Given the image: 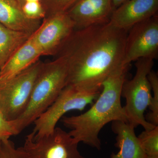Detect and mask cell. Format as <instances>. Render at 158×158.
Wrapping results in <instances>:
<instances>
[{
  "mask_svg": "<svg viewBox=\"0 0 158 158\" xmlns=\"http://www.w3.org/2000/svg\"><path fill=\"white\" fill-rule=\"evenodd\" d=\"M0 23L12 31L32 35L41 22L27 17L16 0H0Z\"/></svg>",
  "mask_w": 158,
  "mask_h": 158,
  "instance_id": "cell-13",
  "label": "cell"
},
{
  "mask_svg": "<svg viewBox=\"0 0 158 158\" xmlns=\"http://www.w3.org/2000/svg\"><path fill=\"white\" fill-rule=\"evenodd\" d=\"M25 2H40L41 0H25Z\"/></svg>",
  "mask_w": 158,
  "mask_h": 158,
  "instance_id": "cell-24",
  "label": "cell"
},
{
  "mask_svg": "<svg viewBox=\"0 0 158 158\" xmlns=\"http://www.w3.org/2000/svg\"><path fill=\"white\" fill-rule=\"evenodd\" d=\"M127 1L128 0H112V6L113 10Z\"/></svg>",
  "mask_w": 158,
  "mask_h": 158,
  "instance_id": "cell-22",
  "label": "cell"
},
{
  "mask_svg": "<svg viewBox=\"0 0 158 158\" xmlns=\"http://www.w3.org/2000/svg\"><path fill=\"white\" fill-rule=\"evenodd\" d=\"M83 158H85L83 157Z\"/></svg>",
  "mask_w": 158,
  "mask_h": 158,
  "instance_id": "cell-26",
  "label": "cell"
},
{
  "mask_svg": "<svg viewBox=\"0 0 158 158\" xmlns=\"http://www.w3.org/2000/svg\"><path fill=\"white\" fill-rule=\"evenodd\" d=\"M22 10L26 16L32 19L45 18L46 14L40 2H26Z\"/></svg>",
  "mask_w": 158,
  "mask_h": 158,
  "instance_id": "cell-20",
  "label": "cell"
},
{
  "mask_svg": "<svg viewBox=\"0 0 158 158\" xmlns=\"http://www.w3.org/2000/svg\"><path fill=\"white\" fill-rule=\"evenodd\" d=\"M0 158H29L23 147H15L14 142L9 139L1 141Z\"/></svg>",
  "mask_w": 158,
  "mask_h": 158,
  "instance_id": "cell-19",
  "label": "cell"
},
{
  "mask_svg": "<svg viewBox=\"0 0 158 158\" xmlns=\"http://www.w3.org/2000/svg\"><path fill=\"white\" fill-rule=\"evenodd\" d=\"M16 135L17 133L11 121L7 120L0 113V141Z\"/></svg>",
  "mask_w": 158,
  "mask_h": 158,
  "instance_id": "cell-21",
  "label": "cell"
},
{
  "mask_svg": "<svg viewBox=\"0 0 158 158\" xmlns=\"http://www.w3.org/2000/svg\"><path fill=\"white\" fill-rule=\"evenodd\" d=\"M75 29V25L67 12L46 16L30 38L42 56H56Z\"/></svg>",
  "mask_w": 158,
  "mask_h": 158,
  "instance_id": "cell-9",
  "label": "cell"
},
{
  "mask_svg": "<svg viewBox=\"0 0 158 158\" xmlns=\"http://www.w3.org/2000/svg\"><path fill=\"white\" fill-rule=\"evenodd\" d=\"M158 56V16L156 14L135 25L128 32L123 65L142 58L154 60Z\"/></svg>",
  "mask_w": 158,
  "mask_h": 158,
  "instance_id": "cell-8",
  "label": "cell"
},
{
  "mask_svg": "<svg viewBox=\"0 0 158 158\" xmlns=\"http://www.w3.org/2000/svg\"><path fill=\"white\" fill-rule=\"evenodd\" d=\"M79 0H41L46 16L59 12H65Z\"/></svg>",
  "mask_w": 158,
  "mask_h": 158,
  "instance_id": "cell-18",
  "label": "cell"
},
{
  "mask_svg": "<svg viewBox=\"0 0 158 158\" xmlns=\"http://www.w3.org/2000/svg\"><path fill=\"white\" fill-rule=\"evenodd\" d=\"M68 73L67 62L63 57L57 56L53 60L43 62L27 107L21 116L11 121L17 135L53 103L66 86Z\"/></svg>",
  "mask_w": 158,
  "mask_h": 158,
  "instance_id": "cell-3",
  "label": "cell"
},
{
  "mask_svg": "<svg viewBox=\"0 0 158 158\" xmlns=\"http://www.w3.org/2000/svg\"><path fill=\"white\" fill-rule=\"evenodd\" d=\"M16 1L19 3V5L21 6V7H22L23 6L24 4H25V3L26 2L25 0H16Z\"/></svg>",
  "mask_w": 158,
  "mask_h": 158,
  "instance_id": "cell-23",
  "label": "cell"
},
{
  "mask_svg": "<svg viewBox=\"0 0 158 158\" xmlns=\"http://www.w3.org/2000/svg\"><path fill=\"white\" fill-rule=\"evenodd\" d=\"M135 65V76L131 80H125L121 90V97L126 101L124 108L127 123L135 128L140 125L144 130H151L156 126L146 120L144 113L152 97L148 76L152 70L154 60L142 58L137 60Z\"/></svg>",
  "mask_w": 158,
  "mask_h": 158,
  "instance_id": "cell-4",
  "label": "cell"
},
{
  "mask_svg": "<svg viewBox=\"0 0 158 158\" xmlns=\"http://www.w3.org/2000/svg\"><path fill=\"white\" fill-rule=\"evenodd\" d=\"M158 0H128L113 11L110 22L127 31L133 26L157 14Z\"/></svg>",
  "mask_w": 158,
  "mask_h": 158,
  "instance_id": "cell-10",
  "label": "cell"
},
{
  "mask_svg": "<svg viewBox=\"0 0 158 158\" xmlns=\"http://www.w3.org/2000/svg\"><path fill=\"white\" fill-rule=\"evenodd\" d=\"M31 35L10 30L0 23V70Z\"/></svg>",
  "mask_w": 158,
  "mask_h": 158,
  "instance_id": "cell-15",
  "label": "cell"
},
{
  "mask_svg": "<svg viewBox=\"0 0 158 158\" xmlns=\"http://www.w3.org/2000/svg\"><path fill=\"white\" fill-rule=\"evenodd\" d=\"M101 90H85L69 85L65 86L53 103L34 122L32 132L34 138H40L52 133L58 122L65 113L72 110L82 111L88 105H92Z\"/></svg>",
  "mask_w": 158,
  "mask_h": 158,
  "instance_id": "cell-5",
  "label": "cell"
},
{
  "mask_svg": "<svg viewBox=\"0 0 158 158\" xmlns=\"http://www.w3.org/2000/svg\"><path fill=\"white\" fill-rule=\"evenodd\" d=\"M43 62L39 60L17 75L0 81V113L7 120H15L27 109Z\"/></svg>",
  "mask_w": 158,
  "mask_h": 158,
  "instance_id": "cell-6",
  "label": "cell"
},
{
  "mask_svg": "<svg viewBox=\"0 0 158 158\" xmlns=\"http://www.w3.org/2000/svg\"><path fill=\"white\" fill-rule=\"evenodd\" d=\"M127 33L110 22L75 29L56 55L67 62L66 86L101 90L103 82L123 65Z\"/></svg>",
  "mask_w": 158,
  "mask_h": 158,
  "instance_id": "cell-1",
  "label": "cell"
},
{
  "mask_svg": "<svg viewBox=\"0 0 158 158\" xmlns=\"http://www.w3.org/2000/svg\"><path fill=\"white\" fill-rule=\"evenodd\" d=\"M138 138L144 148L146 158H158V126L144 130Z\"/></svg>",
  "mask_w": 158,
  "mask_h": 158,
  "instance_id": "cell-16",
  "label": "cell"
},
{
  "mask_svg": "<svg viewBox=\"0 0 158 158\" xmlns=\"http://www.w3.org/2000/svg\"><path fill=\"white\" fill-rule=\"evenodd\" d=\"M148 81L150 83L153 95L148 108V113L145 116V119L155 126H158V77L157 74L152 70L148 74Z\"/></svg>",
  "mask_w": 158,
  "mask_h": 158,
  "instance_id": "cell-17",
  "label": "cell"
},
{
  "mask_svg": "<svg viewBox=\"0 0 158 158\" xmlns=\"http://www.w3.org/2000/svg\"><path fill=\"white\" fill-rule=\"evenodd\" d=\"M135 128L126 122H112V130L116 135L115 146L119 149L110 158H146L144 148L135 133Z\"/></svg>",
  "mask_w": 158,
  "mask_h": 158,
  "instance_id": "cell-12",
  "label": "cell"
},
{
  "mask_svg": "<svg viewBox=\"0 0 158 158\" xmlns=\"http://www.w3.org/2000/svg\"><path fill=\"white\" fill-rule=\"evenodd\" d=\"M113 11L112 0H79L66 12L81 29L109 23Z\"/></svg>",
  "mask_w": 158,
  "mask_h": 158,
  "instance_id": "cell-11",
  "label": "cell"
},
{
  "mask_svg": "<svg viewBox=\"0 0 158 158\" xmlns=\"http://www.w3.org/2000/svg\"><path fill=\"white\" fill-rule=\"evenodd\" d=\"M129 66L121 65L103 82L99 95L88 111L78 116L62 117V123L70 130L69 135L77 142L100 150L99 134L102 128L111 122H127L121 98Z\"/></svg>",
  "mask_w": 158,
  "mask_h": 158,
  "instance_id": "cell-2",
  "label": "cell"
},
{
  "mask_svg": "<svg viewBox=\"0 0 158 158\" xmlns=\"http://www.w3.org/2000/svg\"><path fill=\"white\" fill-rule=\"evenodd\" d=\"M78 144L69 132L56 127L52 133L40 138H34L30 133L23 148L29 158H83Z\"/></svg>",
  "mask_w": 158,
  "mask_h": 158,
  "instance_id": "cell-7",
  "label": "cell"
},
{
  "mask_svg": "<svg viewBox=\"0 0 158 158\" xmlns=\"http://www.w3.org/2000/svg\"><path fill=\"white\" fill-rule=\"evenodd\" d=\"M41 56L42 55L39 50L29 37L1 69L0 81L17 75L39 61Z\"/></svg>",
  "mask_w": 158,
  "mask_h": 158,
  "instance_id": "cell-14",
  "label": "cell"
},
{
  "mask_svg": "<svg viewBox=\"0 0 158 158\" xmlns=\"http://www.w3.org/2000/svg\"><path fill=\"white\" fill-rule=\"evenodd\" d=\"M0 147H1V141H0Z\"/></svg>",
  "mask_w": 158,
  "mask_h": 158,
  "instance_id": "cell-25",
  "label": "cell"
}]
</instances>
